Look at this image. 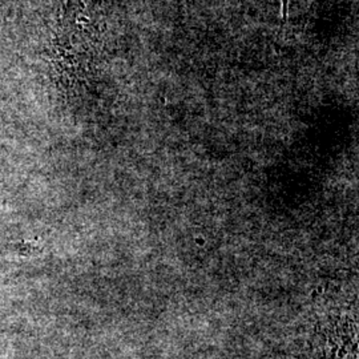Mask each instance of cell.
Returning a JSON list of instances; mask_svg holds the SVG:
<instances>
[{"instance_id":"1","label":"cell","mask_w":359,"mask_h":359,"mask_svg":"<svg viewBox=\"0 0 359 359\" xmlns=\"http://www.w3.org/2000/svg\"><path fill=\"white\" fill-rule=\"evenodd\" d=\"M292 1L293 0H283V22L285 23L286 19H287V13L290 10V6H292Z\"/></svg>"}]
</instances>
